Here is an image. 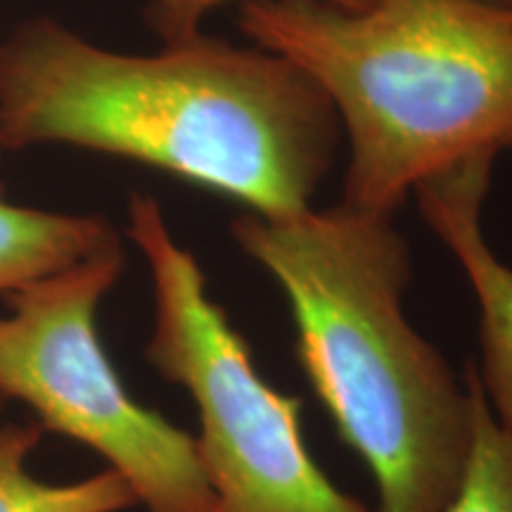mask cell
<instances>
[{
	"label": "cell",
	"mask_w": 512,
	"mask_h": 512,
	"mask_svg": "<svg viewBox=\"0 0 512 512\" xmlns=\"http://www.w3.org/2000/svg\"><path fill=\"white\" fill-rule=\"evenodd\" d=\"M5 396L0 394V512H124L138 498L112 467L72 484H46L29 475L27 460L41 444V422L3 420Z\"/></svg>",
	"instance_id": "cell-8"
},
{
	"label": "cell",
	"mask_w": 512,
	"mask_h": 512,
	"mask_svg": "<svg viewBox=\"0 0 512 512\" xmlns=\"http://www.w3.org/2000/svg\"><path fill=\"white\" fill-rule=\"evenodd\" d=\"M128 238L152 280L147 363L195 401L197 451L216 512H375L339 491L313 460L299 396L259 375L247 339L209 297L202 266L174 238L155 197L131 195Z\"/></svg>",
	"instance_id": "cell-4"
},
{
	"label": "cell",
	"mask_w": 512,
	"mask_h": 512,
	"mask_svg": "<svg viewBox=\"0 0 512 512\" xmlns=\"http://www.w3.org/2000/svg\"><path fill=\"white\" fill-rule=\"evenodd\" d=\"M475 444L458 494L444 512H512V439L491 415L475 366Z\"/></svg>",
	"instance_id": "cell-9"
},
{
	"label": "cell",
	"mask_w": 512,
	"mask_h": 512,
	"mask_svg": "<svg viewBox=\"0 0 512 512\" xmlns=\"http://www.w3.org/2000/svg\"><path fill=\"white\" fill-rule=\"evenodd\" d=\"M124 264L117 245L10 294L0 394L34 408L43 430L93 448L145 512H216L197 439L140 406L102 347L98 309Z\"/></svg>",
	"instance_id": "cell-5"
},
{
	"label": "cell",
	"mask_w": 512,
	"mask_h": 512,
	"mask_svg": "<svg viewBox=\"0 0 512 512\" xmlns=\"http://www.w3.org/2000/svg\"><path fill=\"white\" fill-rule=\"evenodd\" d=\"M482 3H494V5H505V8H512V0H482Z\"/></svg>",
	"instance_id": "cell-11"
},
{
	"label": "cell",
	"mask_w": 512,
	"mask_h": 512,
	"mask_svg": "<svg viewBox=\"0 0 512 512\" xmlns=\"http://www.w3.org/2000/svg\"><path fill=\"white\" fill-rule=\"evenodd\" d=\"M121 245L98 214H62L15 204L0 183V294H10Z\"/></svg>",
	"instance_id": "cell-7"
},
{
	"label": "cell",
	"mask_w": 512,
	"mask_h": 512,
	"mask_svg": "<svg viewBox=\"0 0 512 512\" xmlns=\"http://www.w3.org/2000/svg\"><path fill=\"white\" fill-rule=\"evenodd\" d=\"M330 100L285 57L202 34L131 55L48 17L0 43V145H64L183 178L261 216H292L339 147Z\"/></svg>",
	"instance_id": "cell-1"
},
{
	"label": "cell",
	"mask_w": 512,
	"mask_h": 512,
	"mask_svg": "<svg viewBox=\"0 0 512 512\" xmlns=\"http://www.w3.org/2000/svg\"><path fill=\"white\" fill-rule=\"evenodd\" d=\"M230 235L283 290L299 366L368 465L375 512H444L475 444V387L470 366L458 382L403 313L411 249L392 216L342 202L292 216L245 211Z\"/></svg>",
	"instance_id": "cell-2"
},
{
	"label": "cell",
	"mask_w": 512,
	"mask_h": 512,
	"mask_svg": "<svg viewBox=\"0 0 512 512\" xmlns=\"http://www.w3.org/2000/svg\"><path fill=\"white\" fill-rule=\"evenodd\" d=\"M240 29L330 100L342 204L392 216L427 178L512 152V8L482 0H247Z\"/></svg>",
	"instance_id": "cell-3"
},
{
	"label": "cell",
	"mask_w": 512,
	"mask_h": 512,
	"mask_svg": "<svg viewBox=\"0 0 512 512\" xmlns=\"http://www.w3.org/2000/svg\"><path fill=\"white\" fill-rule=\"evenodd\" d=\"M494 157H477L427 178L413 190L420 216L456 256L479 311L477 377L498 427L512 439V268L489 247L482 209Z\"/></svg>",
	"instance_id": "cell-6"
},
{
	"label": "cell",
	"mask_w": 512,
	"mask_h": 512,
	"mask_svg": "<svg viewBox=\"0 0 512 512\" xmlns=\"http://www.w3.org/2000/svg\"><path fill=\"white\" fill-rule=\"evenodd\" d=\"M5 155V150H3V145H0V157H3Z\"/></svg>",
	"instance_id": "cell-12"
},
{
	"label": "cell",
	"mask_w": 512,
	"mask_h": 512,
	"mask_svg": "<svg viewBox=\"0 0 512 512\" xmlns=\"http://www.w3.org/2000/svg\"><path fill=\"white\" fill-rule=\"evenodd\" d=\"M228 3H247V0H150L145 10V19L150 29L162 38V43H178L202 34V22L211 10ZM337 8L361 10L375 0H318Z\"/></svg>",
	"instance_id": "cell-10"
}]
</instances>
